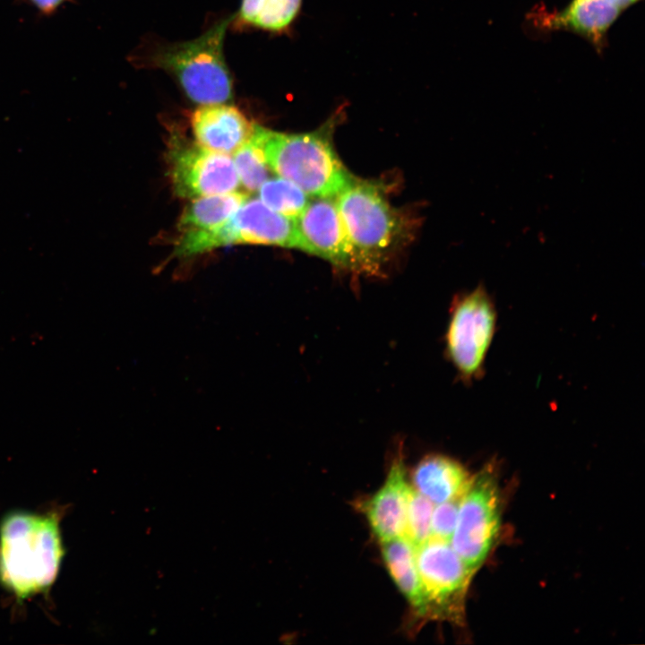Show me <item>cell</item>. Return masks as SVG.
<instances>
[{
	"label": "cell",
	"mask_w": 645,
	"mask_h": 645,
	"mask_svg": "<svg viewBox=\"0 0 645 645\" xmlns=\"http://www.w3.org/2000/svg\"><path fill=\"white\" fill-rule=\"evenodd\" d=\"M64 548L56 513H7L0 522V583L18 600L48 589Z\"/></svg>",
	"instance_id": "6da1fadb"
},
{
	"label": "cell",
	"mask_w": 645,
	"mask_h": 645,
	"mask_svg": "<svg viewBox=\"0 0 645 645\" xmlns=\"http://www.w3.org/2000/svg\"><path fill=\"white\" fill-rule=\"evenodd\" d=\"M332 121L323 128L285 133L254 124L251 140L261 150L269 169L289 180L307 195L336 198L352 180L330 142Z\"/></svg>",
	"instance_id": "7a4b0ae2"
},
{
	"label": "cell",
	"mask_w": 645,
	"mask_h": 645,
	"mask_svg": "<svg viewBox=\"0 0 645 645\" xmlns=\"http://www.w3.org/2000/svg\"><path fill=\"white\" fill-rule=\"evenodd\" d=\"M335 199L358 273L380 274L408 238V221L367 182L352 179Z\"/></svg>",
	"instance_id": "3957f363"
},
{
	"label": "cell",
	"mask_w": 645,
	"mask_h": 645,
	"mask_svg": "<svg viewBox=\"0 0 645 645\" xmlns=\"http://www.w3.org/2000/svg\"><path fill=\"white\" fill-rule=\"evenodd\" d=\"M233 17L219 21L190 41L165 45L149 57L150 66L177 81L186 96L201 105L225 103L232 98V78L223 45Z\"/></svg>",
	"instance_id": "277c9868"
},
{
	"label": "cell",
	"mask_w": 645,
	"mask_h": 645,
	"mask_svg": "<svg viewBox=\"0 0 645 645\" xmlns=\"http://www.w3.org/2000/svg\"><path fill=\"white\" fill-rule=\"evenodd\" d=\"M497 324V311L482 285L452 303L444 335L445 354L460 380L481 378Z\"/></svg>",
	"instance_id": "5b68a950"
},
{
	"label": "cell",
	"mask_w": 645,
	"mask_h": 645,
	"mask_svg": "<svg viewBox=\"0 0 645 645\" xmlns=\"http://www.w3.org/2000/svg\"><path fill=\"white\" fill-rule=\"evenodd\" d=\"M418 573L426 602V622L463 626L466 598L475 572L450 542L430 537L416 547Z\"/></svg>",
	"instance_id": "8992f818"
},
{
	"label": "cell",
	"mask_w": 645,
	"mask_h": 645,
	"mask_svg": "<svg viewBox=\"0 0 645 645\" xmlns=\"http://www.w3.org/2000/svg\"><path fill=\"white\" fill-rule=\"evenodd\" d=\"M502 494L494 466L473 475L459 508L450 541L454 551L475 573L494 547L501 527Z\"/></svg>",
	"instance_id": "52a82bcc"
},
{
	"label": "cell",
	"mask_w": 645,
	"mask_h": 645,
	"mask_svg": "<svg viewBox=\"0 0 645 645\" xmlns=\"http://www.w3.org/2000/svg\"><path fill=\"white\" fill-rule=\"evenodd\" d=\"M168 161L173 190L183 198L230 193L240 185L232 157L196 142L172 140Z\"/></svg>",
	"instance_id": "ba28073f"
},
{
	"label": "cell",
	"mask_w": 645,
	"mask_h": 645,
	"mask_svg": "<svg viewBox=\"0 0 645 645\" xmlns=\"http://www.w3.org/2000/svg\"><path fill=\"white\" fill-rule=\"evenodd\" d=\"M215 248L236 245H269L306 252L296 219L266 206L260 199L245 200L213 235Z\"/></svg>",
	"instance_id": "9c48e42d"
},
{
	"label": "cell",
	"mask_w": 645,
	"mask_h": 645,
	"mask_svg": "<svg viewBox=\"0 0 645 645\" xmlns=\"http://www.w3.org/2000/svg\"><path fill=\"white\" fill-rule=\"evenodd\" d=\"M335 198L309 202L296 219L306 252L329 261L334 266L358 273Z\"/></svg>",
	"instance_id": "30bf717a"
},
{
	"label": "cell",
	"mask_w": 645,
	"mask_h": 645,
	"mask_svg": "<svg viewBox=\"0 0 645 645\" xmlns=\"http://www.w3.org/2000/svg\"><path fill=\"white\" fill-rule=\"evenodd\" d=\"M402 445L393 456L386 478L372 495L357 503L358 510L379 543L405 536L407 508L411 491Z\"/></svg>",
	"instance_id": "8fae6325"
},
{
	"label": "cell",
	"mask_w": 645,
	"mask_h": 645,
	"mask_svg": "<svg viewBox=\"0 0 645 645\" xmlns=\"http://www.w3.org/2000/svg\"><path fill=\"white\" fill-rule=\"evenodd\" d=\"M191 126L198 144L229 155L251 139L254 124L237 108L220 103L196 109L191 116Z\"/></svg>",
	"instance_id": "7c38bea8"
},
{
	"label": "cell",
	"mask_w": 645,
	"mask_h": 645,
	"mask_svg": "<svg viewBox=\"0 0 645 645\" xmlns=\"http://www.w3.org/2000/svg\"><path fill=\"white\" fill-rule=\"evenodd\" d=\"M473 475L458 460L443 454H428L414 468L412 486L434 505L461 497Z\"/></svg>",
	"instance_id": "4fadbf2b"
},
{
	"label": "cell",
	"mask_w": 645,
	"mask_h": 645,
	"mask_svg": "<svg viewBox=\"0 0 645 645\" xmlns=\"http://www.w3.org/2000/svg\"><path fill=\"white\" fill-rule=\"evenodd\" d=\"M383 561L396 587L409 605L416 624L426 622V602L418 573L416 546L400 537L380 543Z\"/></svg>",
	"instance_id": "5bb4252c"
},
{
	"label": "cell",
	"mask_w": 645,
	"mask_h": 645,
	"mask_svg": "<svg viewBox=\"0 0 645 645\" xmlns=\"http://www.w3.org/2000/svg\"><path fill=\"white\" fill-rule=\"evenodd\" d=\"M247 196L239 192L194 198L184 210L177 224L179 235L217 228L228 221Z\"/></svg>",
	"instance_id": "9a60e30c"
},
{
	"label": "cell",
	"mask_w": 645,
	"mask_h": 645,
	"mask_svg": "<svg viewBox=\"0 0 645 645\" xmlns=\"http://www.w3.org/2000/svg\"><path fill=\"white\" fill-rule=\"evenodd\" d=\"M622 10L607 0H572L555 20L557 27L572 29L600 44Z\"/></svg>",
	"instance_id": "2e32d148"
},
{
	"label": "cell",
	"mask_w": 645,
	"mask_h": 645,
	"mask_svg": "<svg viewBox=\"0 0 645 645\" xmlns=\"http://www.w3.org/2000/svg\"><path fill=\"white\" fill-rule=\"evenodd\" d=\"M303 0H242L238 21L254 28L280 33L298 16Z\"/></svg>",
	"instance_id": "e0dca14e"
},
{
	"label": "cell",
	"mask_w": 645,
	"mask_h": 645,
	"mask_svg": "<svg viewBox=\"0 0 645 645\" xmlns=\"http://www.w3.org/2000/svg\"><path fill=\"white\" fill-rule=\"evenodd\" d=\"M260 200L274 211L296 219L308 204L307 194L282 177L267 179L259 188Z\"/></svg>",
	"instance_id": "ac0fdd59"
},
{
	"label": "cell",
	"mask_w": 645,
	"mask_h": 645,
	"mask_svg": "<svg viewBox=\"0 0 645 645\" xmlns=\"http://www.w3.org/2000/svg\"><path fill=\"white\" fill-rule=\"evenodd\" d=\"M240 183L248 191H256L267 180L269 168L261 150L250 139L233 153Z\"/></svg>",
	"instance_id": "d6986e66"
},
{
	"label": "cell",
	"mask_w": 645,
	"mask_h": 645,
	"mask_svg": "<svg viewBox=\"0 0 645 645\" xmlns=\"http://www.w3.org/2000/svg\"><path fill=\"white\" fill-rule=\"evenodd\" d=\"M434 504L411 487L406 515L405 536L416 547L431 537Z\"/></svg>",
	"instance_id": "ffe728a7"
},
{
	"label": "cell",
	"mask_w": 645,
	"mask_h": 645,
	"mask_svg": "<svg viewBox=\"0 0 645 645\" xmlns=\"http://www.w3.org/2000/svg\"><path fill=\"white\" fill-rule=\"evenodd\" d=\"M462 496L435 504L431 520V537L451 541L457 524Z\"/></svg>",
	"instance_id": "44dd1931"
},
{
	"label": "cell",
	"mask_w": 645,
	"mask_h": 645,
	"mask_svg": "<svg viewBox=\"0 0 645 645\" xmlns=\"http://www.w3.org/2000/svg\"><path fill=\"white\" fill-rule=\"evenodd\" d=\"M37 7L46 13L55 10L64 0H31Z\"/></svg>",
	"instance_id": "7402d4cb"
},
{
	"label": "cell",
	"mask_w": 645,
	"mask_h": 645,
	"mask_svg": "<svg viewBox=\"0 0 645 645\" xmlns=\"http://www.w3.org/2000/svg\"><path fill=\"white\" fill-rule=\"evenodd\" d=\"M615 6H617L619 9L623 10L624 8L629 6L632 3H634L637 0H607Z\"/></svg>",
	"instance_id": "603a6c76"
}]
</instances>
